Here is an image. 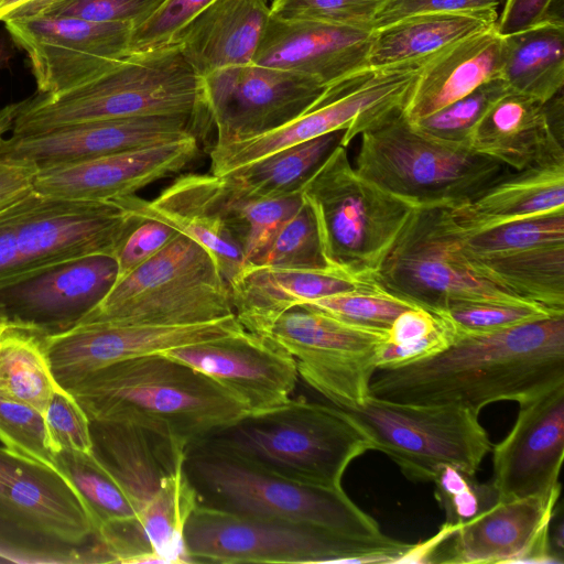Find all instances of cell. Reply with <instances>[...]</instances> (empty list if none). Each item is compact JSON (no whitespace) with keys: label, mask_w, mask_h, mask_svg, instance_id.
Returning a JSON list of instances; mask_svg holds the SVG:
<instances>
[{"label":"cell","mask_w":564,"mask_h":564,"mask_svg":"<svg viewBox=\"0 0 564 564\" xmlns=\"http://www.w3.org/2000/svg\"><path fill=\"white\" fill-rule=\"evenodd\" d=\"M243 330L236 315L184 326L82 321L67 329L43 335V341L57 382L67 389L90 372L124 359Z\"/></svg>","instance_id":"obj_20"},{"label":"cell","mask_w":564,"mask_h":564,"mask_svg":"<svg viewBox=\"0 0 564 564\" xmlns=\"http://www.w3.org/2000/svg\"><path fill=\"white\" fill-rule=\"evenodd\" d=\"M215 0H164L132 31L130 53L170 45L176 33Z\"/></svg>","instance_id":"obj_49"},{"label":"cell","mask_w":564,"mask_h":564,"mask_svg":"<svg viewBox=\"0 0 564 564\" xmlns=\"http://www.w3.org/2000/svg\"><path fill=\"white\" fill-rule=\"evenodd\" d=\"M54 452L93 454L90 421L74 395L65 388L56 391L44 413Z\"/></svg>","instance_id":"obj_48"},{"label":"cell","mask_w":564,"mask_h":564,"mask_svg":"<svg viewBox=\"0 0 564 564\" xmlns=\"http://www.w3.org/2000/svg\"><path fill=\"white\" fill-rule=\"evenodd\" d=\"M387 335L388 329L350 324L301 305L282 314L268 334L294 358L299 376L337 408L370 395Z\"/></svg>","instance_id":"obj_16"},{"label":"cell","mask_w":564,"mask_h":564,"mask_svg":"<svg viewBox=\"0 0 564 564\" xmlns=\"http://www.w3.org/2000/svg\"><path fill=\"white\" fill-rule=\"evenodd\" d=\"M371 28L270 15L252 63L312 77L327 88L368 67Z\"/></svg>","instance_id":"obj_27"},{"label":"cell","mask_w":564,"mask_h":564,"mask_svg":"<svg viewBox=\"0 0 564 564\" xmlns=\"http://www.w3.org/2000/svg\"><path fill=\"white\" fill-rule=\"evenodd\" d=\"M191 116L213 126L203 78L170 44L130 53L96 77L57 94L17 102L12 137L75 123L143 116Z\"/></svg>","instance_id":"obj_3"},{"label":"cell","mask_w":564,"mask_h":564,"mask_svg":"<svg viewBox=\"0 0 564 564\" xmlns=\"http://www.w3.org/2000/svg\"><path fill=\"white\" fill-rule=\"evenodd\" d=\"M356 172L415 207L453 208L508 166L468 147L427 138L394 109L361 134Z\"/></svg>","instance_id":"obj_7"},{"label":"cell","mask_w":564,"mask_h":564,"mask_svg":"<svg viewBox=\"0 0 564 564\" xmlns=\"http://www.w3.org/2000/svg\"><path fill=\"white\" fill-rule=\"evenodd\" d=\"M57 458L91 516L96 539L120 525L139 523L137 509L129 496L95 453L62 452Z\"/></svg>","instance_id":"obj_38"},{"label":"cell","mask_w":564,"mask_h":564,"mask_svg":"<svg viewBox=\"0 0 564 564\" xmlns=\"http://www.w3.org/2000/svg\"><path fill=\"white\" fill-rule=\"evenodd\" d=\"M455 230L463 250L481 254L564 243V210L511 221L473 234L460 232L456 227Z\"/></svg>","instance_id":"obj_40"},{"label":"cell","mask_w":564,"mask_h":564,"mask_svg":"<svg viewBox=\"0 0 564 564\" xmlns=\"http://www.w3.org/2000/svg\"><path fill=\"white\" fill-rule=\"evenodd\" d=\"M0 562L21 564H62L63 561L47 552L18 544L0 534Z\"/></svg>","instance_id":"obj_55"},{"label":"cell","mask_w":564,"mask_h":564,"mask_svg":"<svg viewBox=\"0 0 564 564\" xmlns=\"http://www.w3.org/2000/svg\"><path fill=\"white\" fill-rule=\"evenodd\" d=\"M164 0H61L43 15L66 17L91 22L132 23L145 21Z\"/></svg>","instance_id":"obj_50"},{"label":"cell","mask_w":564,"mask_h":564,"mask_svg":"<svg viewBox=\"0 0 564 564\" xmlns=\"http://www.w3.org/2000/svg\"><path fill=\"white\" fill-rule=\"evenodd\" d=\"M35 172L29 163L0 158V210L33 189Z\"/></svg>","instance_id":"obj_54"},{"label":"cell","mask_w":564,"mask_h":564,"mask_svg":"<svg viewBox=\"0 0 564 564\" xmlns=\"http://www.w3.org/2000/svg\"><path fill=\"white\" fill-rule=\"evenodd\" d=\"M112 203L135 216L167 224L199 243L228 284L247 267L231 225L229 194L219 176L182 174L152 200L134 194Z\"/></svg>","instance_id":"obj_26"},{"label":"cell","mask_w":564,"mask_h":564,"mask_svg":"<svg viewBox=\"0 0 564 564\" xmlns=\"http://www.w3.org/2000/svg\"><path fill=\"white\" fill-rule=\"evenodd\" d=\"M372 280L432 312L464 301L531 303L468 269L447 207H415Z\"/></svg>","instance_id":"obj_14"},{"label":"cell","mask_w":564,"mask_h":564,"mask_svg":"<svg viewBox=\"0 0 564 564\" xmlns=\"http://www.w3.org/2000/svg\"><path fill=\"white\" fill-rule=\"evenodd\" d=\"M203 83L214 144L279 128L313 108L326 91L312 77L254 63L216 70Z\"/></svg>","instance_id":"obj_17"},{"label":"cell","mask_w":564,"mask_h":564,"mask_svg":"<svg viewBox=\"0 0 564 564\" xmlns=\"http://www.w3.org/2000/svg\"><path fill=\"white\" fill-rule=\"evenodd\" d=\"M235 315L230 290L210 253L178 232L117 281L79 322L184 326Z\"/></svg>","instance_id":"obj_9"},{"label":"cell","mask_w":564,"mask_h":564,"mask_svg":"<svg viewBox=\"0 0 564 564\" xmlns=\"http://www.w3.org/2000/svg\"><path fill=\"white\" fill-rule=\"evenodd\" d=\"M366 68L327 88L305 113L271 131L248 139L213 144L210 173H225L323 134L346 130L341 145L394 109L403 108L426 61Z\"/></svg>","instance_id":"obj_12"},{"label":"cell","mask_w":564,"mask_h":564,"mask_svg":"<svg viewBox=\"0 0 564 564\" xmlns=\"http://www.w3.org/2000/svg\"><path fill=\"white\" fill-rule=\"evenodd\" d=\"M160 354L216 381L248 414L289 401L299 377L294 358L280 344L269 336L247 330Z\"/></svg>","instance_id":"obj_21"},{"label":"cell","mask_w":564,"mask_h":564,"mask_svg":"<svg viewBox=\"0 0 564 564\" xmlns=\"http://www.w3.org/2000/svg\"><path fill=\"white\" fill-rule=\"evenodd\" d=\"M368 280H356L333 271L247 265L228 285L234 313L242 327L268 336L274 322L292 307L354 290Z\"/></svg>","instance_id":"obj_32"},{"label":"cell","mask_w":564,"mask_h":564,"mask_svg":"<svg viewBox=\"0 0 564 564\" xmlns=\"http://www.w3.org/2000/svg\"><path fill=\"white\" fill-rule=\"evenodd\" d=\"M508 91L507 84L498 76L441 110L411 123L427 138L468 147L473 130L489 108Z\"/></svg>","instance_id":"obj_43"},{"label":"cell","mask_w":564,"mask_h":564,"mask_svg":"<svg viewBox=\"0 0 564 564\" xmlns=\"http://www.w3.org/2000/svg\"><path fill=\"white\" fill-rule=\"evenodd\" d=\"M177 234L178 231L167 224L141 217L115 254L118 265L117 281L151 259Z\"/></svg>","instance_id":"obj_52"},{"label":"cell","mask_w":564,"mask_h":564,"mask_svg":"<svg viewBox=\"0 0 564 564\" xmlns=\"http://www.w3.org/2000/svg\"><path fill=\"white\" fill-rule=\"evenodd\" d=\"M435 313H440L449 321L455 330L456 339L499 332L553 315L564 314L532 303L474 301L455 302Z\"/></svg>","instance_id":"obj_45"},{"label":"cell","mask_w":564,"mask_h":564,"mask_svg":"<svg viewBox=\"0 0 564 564\" xmlns=\"http://www.w3.org/2000/svg\"><path fill=\"white\" fill-rule=\"evenodd\" d=\"M435 498L446 514L445 523L458 527L498 502L492 484H480L475 475L444 465L434 479Z\"/></svg>","instance_id":"obj_46"},{"label":"cell","mask_w":564,"mask_h":564,"mask_svg":"<svg viewBox=\"0 0 564 564\" xmlns=\"http://www.w3.org/2000/svg\"><path fill=\"white\" fill-rule=\"evenodd\" d=\"M207 123L191 116H143L86 121L0 140V158L36 169L199 137Z\"/></svg>","instance_id":"obj_23"},{"label":"cell","mask_w":564,"mask_h":564,"mask_svg":"<svg viewBox=\"0 0 564 564\" xmlns=\"http://www.w3.org/2000/svg\"><path fill=\"white\" fill-rule=\"evenodd\" d=\"M269 0H215L187 22L171 44L202 78L252 63L270 19Z\"/></svg>","instance_id":"obj_29"},{"label":"cell","mask_w":564,"mask_h":564,"mask_svg":"<svg viewBox=\"0 0 564 564\" xmlns=\"http://www.w3.org/2000/svg\"><path fill=\"white\" fill-rule=\"evenodd\" d=\"M346 130H338L271 153L219 176L239 198H278L300 193L301 187L330 152Z\"/></svg>","instance_id":"obj_36"},{"label":"cell","mask_w":564,"mask_h":564,"mask_svg":"<svg viewBox=\"0 0 564 564\" xmlns=\"http://www.w3.org/2000/svg\"><path fill=\"white\" fill-rule=\"evenodd\" d=\"M247 265L333 271L324 260L316 221L304 200L297 212L284 223L270 242Z\"/></svg>","instance_id":"obj_39"},{"label":"cell","mask_w":564,"mask_h":564,"mask_svg":"<svg viewBox=\"0 0 564 564\" xmlns=\"http://www.w3.org/2000/svg\"><path fill=\"white\" fill-rule=\"evenodd\" d=\"M0 442L9 453L68 479L53 449L44 414L36 409L0 398Z\"/></svg>","instance_id":"obj_44"},{"label":"cell","mask_w":564,"mask_h":564,"mask_svg":"<svg viewBox=\"0 0 564 564\" xmlns=\"http://www.w3.org/2000/svg\"><path fill=\"white\" fill-rule=\"evenodd\" d=\"M496 26L501 34L517 32L543 21L563 20L564 0H503Z\"/></svg>","instance_id":"obj_53"},{"label":"cell","mask_w":564,"mask_h":564,"mask_svg":"<svg viewBox=\"0 0 564 564\" xmlns=\"http://www.w3.org/2000/svg\"><path fill=\"white\" fill-rule=\"evenodd\" d=\"M112 202L31 191L0 210V289L84 256L116 254L140 221Z\"/></svg>","instance_id":"obj_10"},{"label":"cell","mask_w":564,"mask_h":564,"mask_svg":"<svg viewBox=\"0 0 564 564\" xmlns=\"http://www.w3.org/2000/svg\"><path fill=\"white\" fill-rule=\"evenodd\" d=\"M66 390L90 422L139 425L185 449L248 414L216 381L160 352L108 365Z\"/></svg>","instance_id":"obj_2"},{"label":"cell","mask_w":564,"mask_h":564,"mask_svg":"<svg viewBox=\"0 0 564 564\" xmlns=\"http://www.w3.org/2000/svg\"><path fill=\"white\" fill-rule=\"evenodd\" d=\"M341 409L410 479L432 481L444 465L475 475L491 451L478 413L454 405H419L372 395Z\"/></svg>","instance_id":"obj_11"},{"label":"cell","mask_w":564,"mask_h":564,"mask_svg":"<svg viewBox=\"0 0 564 564\" xmlns=\"http://www.w3.org/2000/svg\"><path fill=\"white\" fill-rule=\"evenodd\" d=\"M117 276L113 256H84L0 289V302L15 325L46 335L77 324L104 300Z\"/></svg>","instance_id":"obj_25"},{"label":"cell","mask_w":564,"mask_h":564,"mask_svg":"<svg viewBox=\"0 0 564 564\" xmlns=\"http://www.w3.org/2000/svg\"><path fill=\"white\" fill-rule=\"evenodd\" d=\"M185 475L197 506L311 524L358 538H381L376 520L341 488L296 481L205 438L185 452Z\"/></svg>","instance_id":"obj_4"},{"label":"cell","mask_w":564,"mask_h":564,"mask_svg":"<svg viewBox=\"0 0 564 564\" xmlns=\"http://www.w3.org/2000/svg\"><path fill=\"white\" fill-rule=\"evenodd\" d=\"M501 77L510 91L545 102L564 86V21L502 34Z\"/></svg>","instance_id":"obj_34"},{"label":"cell","mask_w":564,"mask_h":564,"mask_svg":"<svg viewBox=\"0 0 564 564\" xmlns=\"http://www.w3.org/2000/svg\"><path fill=\"white\" fill-rule=\"evenodd\" d=\"M15 53V44L10 34L4 31L0 32V69L7 68Z\"/></svg>","instance_id":"obj_57"},{"label":"cell","mask_w":564,"mask_h":564,"mask_svg":"<svg viewBox=\"0 0 564 564\" xmlns=\"http://www.w3.org/2000/svg\"><path fill=\"white\" fill-rule=\"evenodd\" d=\"M519 405L513 427L491 449L498 501L546 495L561 486L564 383Z\"/></svg>","instance_id":"obj_24"},{"label":"cell","mask_w":564,"mask_h":564,"mask_svg":"<svg viewBox=\"0 0 564 564\" xmlns=\"http://www.w3.org/2000/svg\"><path fill=\"white\" fill-rule=\"evenodd\" d=\"M194 562L401 563L414 544L196 506L184 528Z\"/></svg>","instance_id":"obj_8"},{"label":"cell","mask_w":564,"mask_h":564,"mask_svg":"<svg viewBox=\"0 0 564 564\" xmlns=\"http://www.w3.org/2000/svg\"><path fill=\"white\" fill-rule=\"evenodd\" d=\"M468 147L512 170L564 160V109L509 90L473 130Z\"/></svg>","instance_id":"obj_28"},{"label":"cell","mask_w":564,"mask_h":564,"mask_svg":"<svg viewBox=\"0 0 564 564\" xmlns=\"http://www.w3.org/2000/svg\"><path fill=\"white\" fill-rule=\"evenodd\" d=\"M62 388L52 371L43 335L17 325L0 334V398L44 414Z\"/></svg>","instance_id":"obj_37"},{"label":"cell","mask_w":564,"mask_h":564,"mask_svg":"<svg viewBox=\"0 0 564 564\" xmlns=\"http://www.w3.org/2000/svg\"><path fill=\"white\" fill-rule=\"evenodd\" d=\"M90 429L94 453L129 496L150 543L180 541L197 506L184 470L186 449L131 423L90 422Z\"/></svg>","instance_id":"obj_13"},{"label":"cell","mask_w":564,"mask_h":564,"mask_svg":"<svg viewBox=\"0 0 564 564\" xmlns=\"http://www.w3.org/2000/svg\"><path fill=\"white\" fill-rule=\"evenodd\" d=\"M29 56L39 94L78 86L130 54L134 25L39 15L4 23Z\"/></svg>","instance_id":"obj_18"},{"label":"cell","mask_w":564,"mask_h":564,"mask_svg":"<svg viewBox=\"0 0 564 564\" xmlns=\"http://www.w3.org/2000/svg\"><path fill=\"white\" fill-rule=\"evenodd\" d=\"M384 0H271V17L371 28Z\"/></svg>","instance_id":"obj_47"},{"label":"cell","mask_w":564,"mask_h":564,"mask_svg":"<svg viewBox=\"0 0 564 564\" xmlns=\"http://www.w3.org/2000/svg\"><path fill=\"white\" fill-rule=\"evenodd\" d=\"M501 51L502 34L495 23L432 55L403 107L408 120L423 119L498 77Z\"/></svg>","instance_id":"obj_31"},{"label":"cell","mask_w":564,"mask_h":564,"mask_svg":"<svg viewBox=\"0 0 564 564\" xmlns=\"http://www.w3.org/2000/svg\"><path fill=\"white\" fill-rule=\"evenodd\" d=\"M17 102L4 106L0 109V140L3 134L11 130L12 121L15 116Z\"/></svg>","instance_id":"obj_58"},{"label":"cell","mask_w":564,"mask_h":564,"mask_svg":"<svg viewBox=\"0 0 564 564\" xmlns=\"http://www.w3.org/2000/svg\"><path fill=\"white\" fill-rule=\"evenodd\" d=\"M503 0H384L372 29L421 14L465 13L497 22L498 9Z\"/></svg>","instance_id":"obj_51"},{"label":"cell","mask_w":564,"mask_h":564,"mask_svg":"<svg viewBox=\"0 0 564 564\" xmlns=\"http://www.w3.org/2000/svg\"><path fill=\"white\" fill-rule=\"evenodd\" d=\"M228 193L232 228L247 264L303 204L301 193L278 198H239Z\"/></svg>","instance_id":"obj_41"},{"label":"cell","mask_w":564,"mask_h":564,"mask_svg":"<svg viewBox=\"0 0 564 564\" xmlns=\"http://www.w3.org/2000/svg\"><path fill=\"white\" fill-rule=\"evenodd\" d=\"M496 22L465 13L409 17L372 29L368 67L379 68L429 57Z\"/></svg>","instance_id":"obj_35"},{"label":"cell","mask_w":564,"mask_h":564,"mask_svg":"<svg viewBox=\"0 0 564 564\" xmlns=\"http://www.w3.org/2000/svg\"><path fill=\"white\" fill-rule=\"evenodd\" d=\"M564 383V314L499 332L465 336L442 352L377 370L369 393L408 404L480 410L519 404Z\"/></svg>","instance_id":"obj_1"},{"label":"cell","mask_w":564,"mask_h":564,"mask_svg":"<svg viewBox=\"0 0 564 564\" xmlns=\"http://www.w3.org/2000/svg\"><path fill=\"white\" fill-rule=\"evenodd\" d=\"M329 269L372 279L415 206L359 175L337 145L301 187Z\"/></svg>","instance_id":"obj_6"},{"label":"cell","mask_w":564,"mask_h":564,"mask_svg":"<svg viewBox=\"0 0 564 564\" xmlns=\"http://www.w3.org/2000/svg\"><path fill=\"white\" fill-rule=\"evenodd\" d=\"M455 227L473 234L564 210V160L507 167L466 202L448 208Z\"/></svg>","instance_id":"obj_30"},{"label":"cell","mask_w":564,"mask_h":564,"mask_svg":"<svg viewBox=\"0 0 564 564\" xmlns=\"http://www.w3.org/2000/svg\"><path fill=\"white\" fill-rule=\"evenodd\" d=\"M459 251L477 276L524 301L564 313V243L505 253H473L460 246Z\"/></svg>","instance_id":"obj_33"},{"label":"cell","mask_w":564,"mask_h":564,"mask_svg":"<svg viewBox=\"0 0 564 564\" xmlns=\"http://www.w3.org/2000/svg\"><path fill=\"white\" fill-rule=\"evenodd\" d=\"M561 486L546 495L498 501L470 521L443 524L427 562L563 563L550 544Z\"/></svg>","instance_id":"obj_19"},{"label":"cell","mask_w":564,"mask_h":564,"mask_svg":"<svg viewBox=\"0 0 564 564\" xmlns=\"http://www.w3.org/2000/svg\"><path fill=\"white\" fill-rule=\"evenodd\" d=\"M61 0H0V22L43 15Z\"/></svg>","instance_id":"obj_56"},{"label":"cell","mask_w":564,"mask_h":564,"mask_svg":"<svg viewBox=\"0 0 564 564\" xmlns=\"http://www.w3.org/2000/svg\"><path fill=\"white\" fill-rule=\"evenodd\" d=\"M208 438L270 471L328 488H341L348 465L372 449L341 409L302 399L246 414Z\"/></svg>","instance_id":"obj_5"},{"label":"cell","mask_w":564,"mask_h":564,"mask_svg":"<svg viewBox=\"0 0 564 564\" xmlns=\"http://www.w3.org/2000/svg\"><path fill=\"white\" fill-rule=\"evenodd\" d=\"M11 325H15L13 322H11L4 306L0 302V334L8 328ZM18 326V325H17Z\"/></svg>","instance_id":"obj_59"},{"label":"cell","mask_w":564,"mask_h":564,"mask_svg":"<svg viewBox=\"0 0 564 564\" xmlns=\"http://www.w3.org/2000/svg\"><path fill=\"white\" fill-rule=\"evenodd\" d=\"M0 534L65 563L90 562L91 516L66 478L0 447ZM93 555V554H91Z\"/></svg>","instance_id":"obj_15"},{"label":"cell","mask_w":564,"mask_h":564,"mask_svg":"<svg viewBox=\"0 0 564 564\" xmlns=\"http://www.w3.org/2000/svg\"><path fill=\"white\" fill-rule=\"evenodd\" d=\"M340 321L388 329L404 311L416 305L378 285L372 279L358 288L301 304Z\"/></svg>","instance_id":"obj_42"},{"label":"cell","mask_w":564,"mask_h":564,"mask_svg":"<svg viewBox=\"0 0 564 564\" xmlns=\"http://www.w3.org/2000/svg\"><path fill=\"white\" fill-rule=\"evenodd\" d=\"M200 155L197 137L36 169L33 191L69 200L112 202L186 170Z\"/></svg>","instance_id":"obj_22"}]
</instances>
